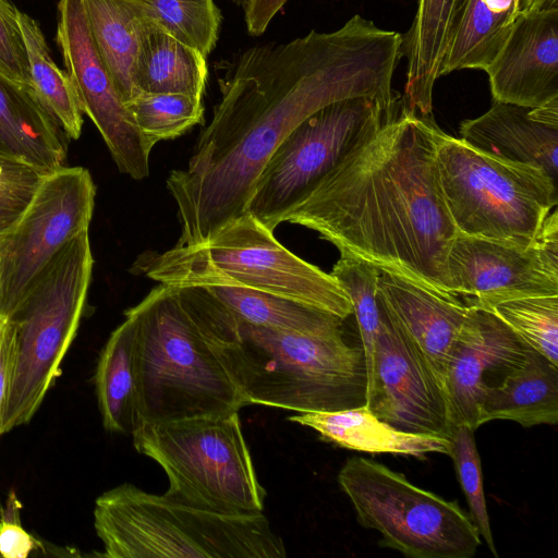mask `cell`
<instances>
[{
    "mask_svg": "<svg viewBox=\"0 0 558 558\" xmlns=\"http://www.w3.org/2000/svg\"><path fill=\"white\" fill-rule=\"evenodd\" d=\"M401 47V34L355 14L333 32L313 29L235 56L218 78L220 98L187 166L166 181L181 223L175 245L199 243L245 214L275 149L320 108L354 97L396 101Z\"/></svg>",
    "mask_w": 558,
    "mask_h": 558,
    "instance_id": "1",
    "label": "cell"
},
{
    "mask_svg": "<svg viewBox=\"0 0 558 558\" xmlns=\"http://www.w3.org/2000/svg\"><path fill=\"white\" fill-rule=\"evenodd\" d=\"M430 116L402 104L282 218L446 299L458 233L440 189Z\"/></svg>",
    "mask_w": 558,
    "mask_h": 558,
    "instance_id": "2",
    "label": "cell"
},
{
    "mask_svg": "<svg viewBox=\"0 0 558 558\" xmlns=\"http://www.w3.org/2000/svg\"><path fill=\"white\" fill-rule=\"evenodd\" d=\"M124 315L135 329L136 427L245 407L215 352L236 317L205 287L160 283Z\"/></svg>",
    "mask_w": 558,
    "mask_h": 558,
    "instance_id": "3",
    "label": "cell"
},
{
    "mask_svg": "<svg viewBox=\"0 0 558 558\" xmlns=\"http://www.w3.org/2000/svg\"><path fill=\"white\" fill-rule=\"evenodd\" d=\"M343 323L312 332H286L238 319L215 352L245 405L294 412L340 411L366 402L362 345L344 339Z\"/></svg>",
    "mask_w": 558,
    "mask_h": 558,
    "instance_id": "4",
    "label": "cell"
},
{
    "mask_svg": "<svg viewBox=\"0 0 558 558\" xmlns=\"http://www.w3.org/2000/svg\"><path fill=\"white\" fill-rule=\"evenodd\" d=\"M94 526L108 558H283L263 512L231 514L124 483L95 501Z\"/></svg>",
    "mask_w": 558,
    "mask_h": 558,
    "instance_id": "5",
    "label": "cell"
},
{
    "mask_svg": "<svg viewBox=\"0 0 558 558\" xmlns=\"http://www.w3.org/2000/svg\"><path fill=\"white\" fill-rule=\"evenodd\" d=\"M159 283L225 286L257 290L310 305L342 319L352 304L330 275L290 252L248 213L217 229L206 240L163 252H146L133 265Z\"/></svg>",
    "mask_w": 558,
    "mask_h": 558,
    "instance_id": "6",
    "label": "cell"
},
{
    "mask_svg": "<svg viewBox=\"0 0 558 558\" xmlns=\"http://www.w3.org/2000/svg\"><path fill=\"white\" fill-rule=\"evenodd\" d=\"M93 264L84 231L47 264L5 315L13 330V353L2 434L27 424L61 375L84 312Z\"/></svg>",
    "mask_w": 558,
    "mask_h": 558,
    "instance_id": "7",
    "label": "cell"
},
{
    "mask_svg": "<svg viewBox=\"0 0 558 558\" xmlns=\"http://www.w3.org/2000/svg\"><path fill=\"white\" fill-rule=\"evenodd\" d=\"M131 436L137 452L165 471L167 497L220 513L263 512L266 490L257 478L239 412L141 423Z\"/></svg>",
    "mask_w": 558,
    "mask_h": 558,
    "instance_id": "8",
    "label": "cell"
},
{
    "mask_svg": "<svg viewBox=\"0 0 558 558\" xmlns=\"http://www.w3.org/2000/svg\"><path fill=\"white\" fill-rule=\"evenodd\" d=\"M440 189L458 233L526 244L558 204V183L543 170L484 153L436 131Z\"/></svg>",
    "mask_w": 558,
    "mask_h": 558,
    "instance_id": "9",
    "label": "cell"
},
{
    "mask_svg": "<svg viewBox=\"0 0 558 558\" xmlns=\"http://www.w3.org/2000/svg\"><path fill=\"white\" fill-rule=\"evenodd\" d=\"M338 483L359 524L377 531L383 547L410 558H471L482 544L471 517L457 501L417 487L372 459H348Z\"/></svg>",
    "mask_w": 558,
    "mask_h": 558,
    "instance_id": "10",
    "label": "cell"
},
{
    "mask_svg": "<svg viewBox=\"0 0 558 558\" xmlns=\"http://www.w3.org/2000/svg\"><path fill=\"white\" fill-rule=\"evenodd\" d=\"M397 109V101L354 97L329 104L298 124L259 174L246 213L275 230L283 216Z\"/></svg>",
    "mask_w": 558,
    "mask_h": 558,
    "instance_id": "11",
    "label": "cell"
},
{
    "mask_svg": "<svg viewBox=\"0 0 558 558\" xmlns=\"http://www.w3.org/2000/svg\"><path fill=\"white\" fill-rule=\"evenodd\" d=\"M96 186L83 167L47 173L28 206L0 235L2 288L0 314L8 315L47 264L88 227Z\"/></svg>",
    "mask_w": 558,
    "mask_h": 558,
    "instance_id": "12",
    "label": "cell"
},
{
    "mask_svg": "<svg viewBox=\"0 0 558 558\" xmlns=\"http://www.w3.org/2000/svg\"><path fill=\"white\" fill-rule=\"evenodd\" d=\"M447 269L452 294L474 296L482 308L518 298L558 295L557 207L526 244L457 233Z\"/></svg>",
    "mask_w": 558,
    "mask_h": 558,
    "instance_id": "13",
    "label": "cell"
},
{
    "mask_svg": "<svg viewBox=\"0 0 558 558\" xmlns=\"http://www.w3.org/2000/svg\"><path fill=\"white\" fill-rule=\"evenodd\" d=\"M56 39L83 112L98 129L118 169L135 180L147 178L151 149L94 46L82 0L59 1Z\"/></svg>",
    "mask_w": 558,
    "mask_h": 558,
    "instance_id": "14",
    "label": "cell"
},
{
    "mask_svg": "<svg viewBox=\"0 0 558 558\" xmlns=\"http://www.w3.org/2000/svg\"><path fill=\"white\" fill-rule=\"evenodd\" d=\"M379 302V301H378ZM373 374L365 405L392 427L450 439L445 392L414 344L379 303Z\"/></svg>",
    "mask_w": 558,
    "mask_h": 558,
    "instance_id": "15",
    "label": "cell"
},
{
    "mask_svg": "<svg viewBox=\"0 0 558 558\" xmlns=\"http://www.w3.org/2000/svg\"><path fill=\"white\" fill-rule=\"evenodd\" d=\"M529 347L492 312L472 303L451 349L444 377L452 430L477 426L486 376L504 375L521 364Z\"/></svg>",
    "mask_w": 558,
    "mask_h": 558,
    "instance_id": "16",
    "label": "cell"
},
{
    "mask_svg": "<svg viewBox=\"0 0 558 558\" xmlns=\"http://www.w3.org/2000/svg\"><path fill=\"white\" fill-rule=\"evenodd\" d=\"M494 101L535 108L558 98V8L519 11L486 68Z\"/></svg>",
    "mask_w": 558,
    "mask_h": 558,
    "instance_id": "17",
    "label": "cell"
},
{
    "mask_svg": "<svg viewBox=\"0 0 558 558\" xmlns=\"http://www.w3.org/2000/svg\"><path fill=\"white\" fill-rule=\"evenodd\" d=\"M460 138L490 155L543 170L558 183V98L529 108L494 101L461 122Z\"/></svg>",
    "mask_w": 558,
    "mask_h": 558,
    "instance_id": "18",
    "label": "cell"
},
{
    "mask_svg": "<svg viewBox=\"0 0 558 558\" xmlns=\"http://www.w3.org/2000/svg\"><path fill=\"white\" fill-rule=\"evenodd\" d=\"M377 296L388 316L424 357L444 390L449 355L470 305L381 270L377 279Z\"/></svg>",
    "mask_w": 558,
    "mask_h": 558,
    "instance_id": "19",
    "label": "cell"
},
{
    "mask_svg": "<svg viewBox=\"0 0 558 558\" xmlns=\"http://www.w3.org/2000/svg\"><path fill=\"white\" fill-rule=\"evenodd\" d=\"M469 0H418L414 20L402 35L407 80L402 104L430 116L433 90Z\"/></svg>",
    "mask_w": 558,
    "mask_h": 558,
    "instance_id": "20",
    "label": "cell"
},
{
    "mask_svg": "<svg viewBox=\"0 0 558 558\" xmlns=\"http://www.w3.org/2000/svg\"><path fill=\"white\" fill-rule=\"evenodd\" d=\"M68 138L32 87L0 73V154L50 173L64 166Z\"/></svg>",
    "mask_w": 558,
    "mask_h": 558,
    "instance_id": "21",
    "label": "cell"
},
{
    "mask_svg": "<svg viewBox=\"0 0 558 558\" xmlns=\"http://www.w3.org/2000/svg\"><path fill=\"white\" fill-rule=\"evenodd\" d=\"M288 420L316 430L324 441L361 452L416 458L432 452L450 453V439L399 430L365 404L340 411L300 412Z\"/></svg>",
    "mask_w": 558,
    "mask_h": 558,
    "instance_id": "22",
    "label": "cell"
},
{
    "mask_svg": "<svg viewBox=\"0 0 558 558\" xmlns=\"http://www.w3.org/2000/svg\"><path fill=\"white\" fill-rule=\"evenodd\" d=\"M513 421L523 427L558 423V366L529 348L524 361L488 385L478 409L477 426Z\"/></svg>",
    "mask_w": 558,
    "mask_h": 558,
    "instance_id": "23",
    "label": "cell"
},
{
    "mask_svg": "<svg viewBox=\"0 0 558 558\" xmlns=\"http://www.w3.org/2000/svg\"><path fill=\"white\" fill-rule=\"evenodd\" d=\"M94 46L124 104L137 92L133 69L147 19L138 0H82Z\"/></svg>",
    "mask_w": 558,
    "mask_h": 558,
    "instance_id": "24",
    "label": "cell"
},
{
    "mask_svg": "<svg viewBox=\"0 0 558 558\" xmlns=\"http://www.w3.org/2000/svg\"><path fill=\"white\" fill-rule=\"evenodd\" d=\"M207 75L206 57L147 22L133 69L137 93L184 94L202 98Z\"/></svg>",
    "mask_w": 558,
    "mask_h": 558,
    "instance_id": "25",
    "label": "cell"
},
{
    "mask_svg": "<svg viewBox=\"0 0 558 558\" xmlns=\"http://www.w3.org/2000/svg\"><path fill=\"white\" fill-rule=\"evenodd\" d=\"M134 323L124 322L102 348L95 373V388L104 427L130 434L137 425Z\"/></svg>",
    "mask_w": 558,
    "mask_h": 558,
    "instance_id": "26",
    "label": "cell"
},
{
    "mask_svg": "<svg viewBox=\"0 0 558 558\" xmlns=\"http://www.w3.org/2000/svg\"><path fill=\"white\" fill-rule=\"evenodd\" d=\"M520 7L521 0H469L440 76L464 69L485 71L509 36Z\"/></svg>",
    "mask_w": 558,
    "mask_h": 558,
    "instance_id": "27",
    "label": "cell"
},
{
    "mask_svg": "<svg viewBox=\"0 0 558 558\" xmlns=\"http://www.w3.org/2000/svg\"><path fill=\"white\" fill-rule=\"evenodd\" d=\"M238 319L286 332L312 333L343 323L341 317L275 294L238 287H205Z\"/></svg>",
    "mask_w": 558,
    "mask_h": 558,
    "instance_id": "28",
    "label": "cell"
},
{
    "mask_svg": "<svg viewBox=\"0 0 558 558\" xmlns=\"http://www.w3.org/2000/svg\"><path fill=\"white\" fill-rule=\"evenodd\" d=\"M19 21L28 57L31 86L64 134L77 140L84 112L73 83L51 58L38 23L21 11Z\"/></svg>",
    "mask_w": 558,
    "mask_h": 558,
    "instance_id": "29",
    "label": "cell"
},
{
    "mask_svg": "<svg viewBox=\"0 0 558 558\" xmlns=\"http://www.w3.org/2000/svg\"><path fill=\"white\" fill-rule=\"evenodd\" d=\"M146 19L204 57L216 47L221 12L214 0H138Z\"/></svg>",
    "mask_w": 558,
    "mask_h": 558,
    "instance_id": "30",
    "label": "cell"
},
{
    "mask_svg": "<svg viewBox=\"0 0 558 558\" xmlns=\"http://www.w3.org/2000/svg\"><path fill=\"white\" fill-rule=\"evenodd\" d=\"M125 106L150 149L204 121L202 98L184 94L140 92Z\"/></svg>",
    "mask_w": 558,
    "mask_h": 558,
    "instance_id": "31",
    "label": "cell"
},
{
    "mask_svg": "<svg viewBox=\"0 0 558 558\" xmlns=\"http://www.w3.org/2000/svg\"><path fill=\"white\" fill-rule=\"evenodd\" d=\"M340 255L330 275L343 289L352 304L364 353L367 388L373 374L374 349L380 322L377 296V279L380 270L351 255Z\"/></svg>",
    "mask_w": 558,
    "mask_h": 558,
    "instance_id": "32",
    "label": "cell"
},
{
    "mask_svg": "<svg viewBox=\"0 0 558 558\" xmlns=\"http://www.w3.org/2000/svg\"><path fill=\"white\" fill-rule=\"evenodd\" d=\"M529 348L558 366V295L518 298L489 305Z\"/></svg>",
    "mask_w": 558,
    "mask_h": 558,
    "instance_id": "33",
    "label": "cell"
},
{
    "mask_svg": "<svg viewBox=\"0 0 558 558\" xmlns=\"http://www.w3.org/2000/svg\"><path fill=\"white\" fill-rule=\"evenodd\" d=\"M474 432L468 425L456 426L450 437V453L458 481L465 495L470 517L480 535L495 557L498 553L494 543L487 504L483 486V473Z\"/></svg>",
    "mask_w": 558,
    "mask_h": 558,
    "instance_id": "34",
    "label": "cell"
},
{
    "mask_svg": "<svg viewBox=\"0 0 558 558\" xmlns=\"http://www.w3.org/2000/svg\"><path fill=\"white\" fill-rule=\"evenodd\" d=\"M47 173L0 154V235L20 219Z\"/></svg>",
    "mask_w": 558,
    "mask_h": 558,
    "instance_id": "35",
    "label": "cell"
},
{
    "mask_svg": "<svg viewBox=\"0 0 558 558\" xmlns=\"http://www.w3.org/2000/svg\"><path fill=\"white\" fill-rule=\"evenodd\" d=\"M19 13L10 0H0V73L20 85L32 87Z\"/></svg>",
    "mask_w": 558,
    "mask_h": 558,
    "instance_id": "36",
    "label": "cell"
},
{
    "mask_svg": "<svg viewBox=\"0 0 558 558\" xmlns=\"http://www.w3.org/2000/svg\"><path fill=\"white\" fill-rule=\"evenodd\" d=\"M22 505L14 490L0 507V555L1 558H26L36 547L35 538L23 529Z\"/></svg>",
    "mask_w": 558,
    "mask_h": 558,
    "instance_id": "37",
    "label": "cell"
},
{
    "mask_svg": "<svg viewBox=\"0 0 558 558\" xmlns=\"http://www.w3.org/2000/svg\"><path fill=\"white\" fill-rule=\"evenodd\" d=\"M288 0H245L242 4L247 33L260 36Z\"/></svg>",
    "mask_w": 558,
    "mask_h": 558,
    "instance_id": "38",
    "label": "cell"
},
{
    "mask_svg": "<svg viewBox=\"0 0 558 558\" xmlns=\"http://www.w3.org/2000/svg\"><path fill=\"white\" fill-rule=\"evenodd\" d=\"M13 353V330L8 319L0 341V436L1 415L7 398V391L10 383Z\"/></svg>",
    "mask_w": 558,
    "mask_h": 558,
    "instance_id": "39",
    "label": "cell"
},
{
    "mask_svg": "<svg viewBox=\"0 0 558 558\" xmlns=\"http://www.w3.org/2000/svg\"><path fill=\"white\" fill-rule=\"evenodd\" d=\"M548 8H558V0H521L520 11L530 12Z\"/></svg>",
    "mask_w": 558,
    "mask_h": 558,
    "instance_id": "40",
    "label": "cell"
},
{
    "mask_svg": "<svg viewBox=\"0 0 558 558\" xmlns=\"http://www.w3.org/2000/svg\"><path fill=\"white\" fill-rule=\"evenodd\" d=\"M8 323V317L3 314H0V341L3 333V330L5 328V325Z\"/></svg>",
    "mask_w": 558,
    "mask_h": 558,
    "instance_id": "41",
    "label": "cell"
},
{
    "mask_svg": "<svg viewBox=\"0 0 558 558\" xmlns=\"http://www.w3.org/2000/svg\"><path fill=\"white\" fill-rule=\"evenodd\" d=\"M1 288H2V255L0 252V296H1Z\"/></svg>",
    "mask_w": 558,
    "mask_h": 558,
    "instance_id": "42",
    "label": "cell"
},
{
    "mask_svg": "<svg viewBox=\"0 0 558 558\" xmlns=\"http://www.w3.org/2000/svg\"><path fill=\"white\" fill-rule=\"evenodd\" d=\"M235 5L242 7V4L245 2V0H230Z\"/></svg>",
    "mask_w": 558,
    "mask_h": 558,
    "instance_id": "43",
    "label": "cell"
},
{
    "mask_svg": "<svg viewBox=\"0 0 558 558\" xmlns=\"http://www.w3.org/2000/svg\"><path fill=\"white\" fill-rule=\"evenodd\" d=\"M0 527H1V523H0ZM0 557H1V555H0Z\"/></svg>",
    "mask_w": 558,
    "mask_h": 558,
    "instance_id": "44",
    "label": "cell"
}]
</instances>
